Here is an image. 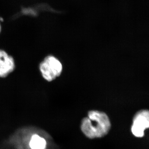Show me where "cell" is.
Here are the masks:
<instances>
[{
  "instance_id": "obj_1",
  "label": "cell",
  "mask_w": 149,
  "mask_h": 149,
  "mask_svg": "<svg viewBox=\"0 0 149 149\" xmlns=\"http://www.w3.org/2000/svg\"><path fill=\"white\" fill-rule=\"evenodd\" d=\"M111 128L108 116L103 112L92 110L81 121L80 129L88 139H99L107 135Z\"/></svg>"
},
{
  "instance_id": "obj_2",
  "label": "cell",
  "mask_w": 149,
  "mask_h": 149,
  "mask_svg": "<svg viewBox=\"0 0 149 149\" xmlns=\"http://www.w3.org/2000/svg\"><path fill=\"white\" fill-rule=\"evenodd\" d=\"M40 70L43 78L51 82L61 74L63 66L58 59L53 56H47L40 65Z\"/></svg>"
},
{
  "instance_id": "obj_3",
  "label": "cell",
  "mask_w": 149,
  "mask_h": 149,
  "mask_svg": "<svg viewBox=\"0 0 149 149\" xmlns=\"http://www.w3.org/2000/svg\"><path fill=\"white\" fill-rule=\"evenodd\" d=\"M149 127V112L148 110L139 111L134 116L131 131L133 136L137 138H142L144 131Z\"/></svg>"
},
{
  "instance_id": "obj_4",
  "label": "cell",
  "mask_w": 149,
  "mask_h": 149,
  "mask_svg": "<svg viewBox=\"0 0 149 149\" xmlns=\"http://www.w3.org/2000/svg\"><path fill=\"white\" fill-rule=\"evenodd\" d=\"M15 63L12 56L0 49V77H6L14 70Z\"/></svg>"
},
{
  "instance_id": "obj_5",
  "label": "cell",
  "mask_w": 149,
  "mask_h": 149,
  "mask_svg": "<svg viewBox=\"0 0 149 149\" xmlns=\"http://www.w3.org/2000/svg\"><path fill=\"white\" fill-rule=\"evenodd\" d=\"M46 145L45 140L37 135L32 136L29 143L32 149H45Z\"/></svg>"
},
{
  "instance_id": "obj_6",
  "label": "cell",
  "mask_w": 149,
  "mask_h": 149,
  "mask_svg": "<svg viewBox=\"0 0 149 149\" xmlns=\"http://www.w3.org/2000/svg\"><path fill=\"white\" fill-rule=\"evenodd\" d=\"M1 17H0V32H1Z\"/></svg>"
}]
</instances>
